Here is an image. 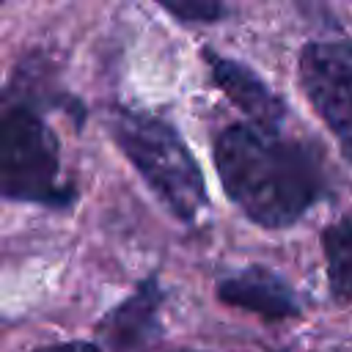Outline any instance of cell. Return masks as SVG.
<instances>
[{"instance_id":"11","label":"cell","mask_w":352,"mask_h":352,"mask_svg":"<svg viewBox=\"0 0 352 352\" xmlns=\"http://www.w3.org/2000/svg\"><path fill=\"white\" fill-rule=\"evenodd\" d=\"M182 352H190V349H182Z\"/></svg>"},{"instance_id":"9","label":"cell","mask_w":352,"mask_h":352,"mask_svg":"<svg viewBox=\"0 0 352 352\" xmlns=\"http://www.w3.org/2000/svg\"><path fill=\"white\" fill-rule=\"evenodd\" d=\"M179 19H198V22H214L223 16L220 0H157Z\"/></svg>"},{"instance_id":"3","label":"cell","mask_w":352,"mask_h":352,"mask_svg":"<svg viewBox=\"0 0 352 352\" xmlns=\"http://www.w3.org/2000/svg\"><path fill=\"white\" fill-rule=\"evenodd\" d=\"M0 195L47 206H69L74 187L60 182L58 138L22 96L0 94Z\"/></svg>"},{"instance_id":"8","label":"cell","mask_w":352,"mask_h":352,"mask_svg":"<svg viewBox=\"0 0 352 352\" xmlns=\"http://www.w3.org/2000/svg\"><path fill=\"white\" fill-rule=\"evenodd\" d=\"M324 258L333 292L352 300V217L333 223L324 231Z\"/></svg>"},{"instance_id":"10","label":"cell","mask_w":352,"mask_h":352,"mask_svg":"<svg viewBox=\"0 0 352 352\" xmlns=\"http://www.w3.org/2000/svg\"><path fill=\"white\" fill-rule=\"evenodd\" d=\"M33 352H99V346L96 344H88V341H63V344L38 346Z\"/></svg>"},{"instance_id":"5","label":"cell","mask_w":352,"mask_h":352,"mask_svg":"<svg viewBox=\"0 0 352 352\" xmlns=\"http://www.w3.org/2000/svg\"><path fill=\"white\" fill-rule=\"evenodd\" d=\"M204 58L209 63L214 85L250 118V124H256L261 129H270V132H278V126L286 116V104L242 63H236L231 58H223L212 50H206Z\"/></svg>"},{"instance_id":"7","label":"cell","mask_w":352,"mask_h":352,"mask_svg":"<svg viewBox=\"0 0 352 352\" xmlns=\"http://www.w3.org/2000/svg\"><path fill=\"white\" fill-rule=\"evenodd\" d=\"M160 300H162V294H160L154 280L140 283V289L107 316L104 333H107L110 344L113 346H138V344H143L148 338L151 327H154Z\"/></svg>"},{"instance_id":"1","label":"cell","mask_w":352,"mask_h":352,"mask_svg":"<svg viewBox=\"0 0 352 352\" xmlns=\"http://www.w3.org/2000/svg\"><path fill=\"white\" fill-rule=\"evenodd\" d=\"M214 168L226 195L258 226L286 228L319 198V170L292 140L256 124H234L214 140Z\"/></svg>"},{"instance_id":"6","label":"cell","mask_w":352,"mask_h":352,"mask_svg":"<svg viewBox=\"0 0 352 352\" xmlns=\"http://www.w3.org/2000/svg\"><path fill=\"white\" fill-rule=\"evenodd\" d=\"M217 294L223 302L253 311L264 319H286L300 314V302L289 289V283L264 267H248L226 278L217 286Z\"/></svg>"},{"instance_id":"2","label":"cell","mask_w":352,"mask_h":352,"mask_svg":"<svg viewBox=\"0 0 352 352\" xmlns=\"http://www.w3.org/2000/svg\"><path fill=\"white\" fill-rule=\"evenodd\" d=\"M110 132L157 198L179 220H195L206 206L204 173L176 129L151 113L116 110Z\"/></svg>"},{"instance_id":"4","label":"cell","mask_w":352,"mask_h":352,"mask_svg":"<svg viewBox=\"0 0 352 352\" xmlns=\"http://www.w3.org/2000/svg\"><path fill=\"white\" fill-rule=\"evenodd\" d=\"M300 82L319 118L352 162V44L311 41L300 52Z\"/></svg>"}]
</instances>
